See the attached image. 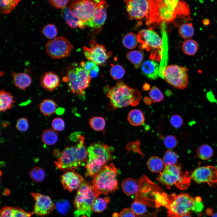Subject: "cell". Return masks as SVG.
<instances>
[{
  "instance_id": "24",
  "label": "cell",
  "mask_w": 217,
  "mask_h": 217,
  "mask_svg": "<svg viewBox=\"0 0 217 217\" xmlns=\"http://www.w3.org/2000/svg\"><path fill=\"white\" fill-rule=\"evenodd\" d=\"M11 74L14 84L17 87L24 90L30 85L32 79L27 74L22 72L16 73L12 71Z\"/></svg>"
},
{
  "instance_id": "23",
  "label": "cell",
  "mask_w": 217,
  "mask_h": 217,
  "mask_svg": "<svg viewBox=\"0 0 217 217\" xmlns=\"http://www.w3.org/2000/svg\"><path fill=\"white\" fill-rule=\"evenodd\" d=\"M61 15L65 23L73 28L79 27L81 29L85 28L83 22L72 12L68 8L66 7L62 9Z\"/></svg>"
},
{
  "instance_id": "31",
  "label": "cell",
  "mask_w": 217,
  "mask_h": 217,
  "mask_svg": "<svg viewBox=\"0 0 217 217\" xmlns=\"http://www.w3.org/2000/svg\"><path fill=\"white\" fill-rule=\"evenodd\" d=\"M198 49L197 43L194 40L187 39L185 40L182 44V51L187 55H194L197 52Z\"/></svg>"
},
{
  "instance_id": "29",
  "label": "cell",
  "mask_w": 217,
  "mask_h": 217,
  "mask_svg": "<svg viewBox=\"0 0 217 217\" xmlns=\"http://www.w3.org/2000/svg\"><path fill=\"white\" fill-rule=\"evenodd\" d=\"M57 132L53 129H49L44 130L41 135L43 142L46 145H51L55 144L58 139Z\"/></svg>"
},
{
  "instance_id": "1",
  "label": "cell",
  "mask_w": 217,
  "mask_h": 217,
  "mask_svg": "<svg viewBox=\"0 0 217 217\" xmlns=\"http://www.w3.org/2000/svg\"><path fill=\"white\" fill-rule=\"evenodd\" d=\"M150 11L146 24H158L162 22L174 23L179 26L183 22L190 20V9L183 0H149Z\"/></svg>"
},
{
  "instance_id": "3",
  "label": "cell",
  "mask_w": 217,
  "mask_h": 217,
  "mask_svg": "<svg viewBox=\"0 0 217 217\" xmlns=\"http://www.w3.org/2000/svg\"><path fill=\"white\" fill-rule=\"evenodd\" d=\"M78 143L75 146L66 147L60 157L55 162V166L62 171L73 170L86 163L88 155L84 137L79 134Z\"/></svg>"
},
{
  "instance_id": "34",
  "label": "cell",
  "mask_w": 217,
  "mask_h": 217,
  "mask_svg": "<svg viewBox=\"0 0 217 217\" xmlns=\"http://www.w3.org/2000/svg\"><path fill=\"white\" fill-rule=\"evenodd\" d=\"M122 42L123 46L129 49H134L137 46L139 43L137 35L131 32L124 36Z\"/></svg>"
},
{
  "instance_id": "56",
  "label": "cell",
  "mask_w": 217,
  "mask_h": 217,
  "mask_svg": "<svg viewBox=\"0 0 217 217\" xmlns=\"http://www.w3.org/2000/svg\"><path fill=\"white\" fill-rule=\"evenodd\" d=\"M203 23L204 25H207L209 24L210 21L208 19H205L203 20Z\"/></svg>"
},
{
  "instance_id": "12",
  "label": "cell",
  "mask_w": 217,
  "mask_h": 217,
  "mask_svg": "<svg viewBox=\"0 0 217 217\" xmlns=\"http://www.w3.org/2000/svg\"><path fill=\"white\" fill-rule=\"evenodd\" d=\"M164 78L173 87L184 89L189 82L188 70L186 68L177 65H168L164 71Z\"/></svg>"
},
{
  "instance_id": "14",
  "label": "cell",
  "mask_w": 217,
  "mask_h": 217,
  "mask_svg": "<svg viewBox=\"0 0 217 217\" xmlns=\"http://www.w3.org/2000/svg\"><path fill=\"white\" fill-rule=\"evenodd\" d=\"M100 0H73L68 8L83 23L85 26L91 19Z\"/></svg>"
},
{
  "instance_id": "25",
  "label": "cell",
  "mask_w": 217,
  "mask_h": 217,
  "mask_svg": "<svg viewBox=\"0 0 217 217\" xmlns=\"http://www.w3.org/2000/svg\"><path fill=\"white\" fill-rule=\"evenodd\" d=\"M15 102L13 96L9 92L4 90L0 92V111L5 112L12 107Z\"/></svg>"
},
{
  "instance_id": "9",
  "label": "cell",
  "mask_w": 217,
  "mask_h": 217,
  "mask_svg": "<svg viewBox=\"0 0 217 217\" xmlns=\"http://www.w3.org/2000/svg\"><path fill=\"white\" fill-rule=\"evenodd\" d=\"M100 195L93 189L92 185L82 183L78 188L74 200L75 217L81 215L90 217L92 212V206Z\"/></svg>"
},
{
  "instance_id": "26",
  "label": "cell",
  "mask_w": 217,
  "mask_h": 217,
  "mask_svg": "<svg viewBox=\"0 0 217 217\" xmlns=\"http://www.w3.org/2000/svg\"><path fill=\"white\" fill-rule=\"evenodd\" d=\"M127 119L131 125L135 126L143 125L145 121L143 113L141 111L137 109L131 110L128 113Z\"/></svg>"
},
{
  "instance_id": "10",
  "label": "cell",
  "mask_w": 217,
  "mask_h": 217,
  "mask_svg": "<svg viewBox=\"0 0 217 217\" xmlns=\"http://www.w3.org/2000/svg\"><path fill=\"white\" fill-rule=\"evenodd\" d=\"M137 36L140 49L150 52L149 58L151 60L161 61L163 52L162 40L157 33L151 29H143Z\"/></svg>"
},
{
  "instance_id": "16",
  "label": "cell",
  "mask_w": 217,
  "mask_h": 217,
  "mask_svg": "<svg viewBox=\"0 0 217 217\" xmlns=\"http://www.w3.org/2000/svg\"><path fill=\"white\" fill-rule=\"evenodd\" d=\"M190 175L198 183H206L211 186L217 184V168L214 166L198 167L192 171Z\"/></svg>"
},
{
  "instance_id": "54",
  "label": "cell",
  "mask_w": 217,
  "mask_h": 217,
  "mask_svg": "<svg viewBox=\"0 0 217 217\" xmlns=\"http://www.w3.org/2000/svg\"><path fill=\"white\" fill-rule=\"evenodd\" d=\"M99 72L96 70H93L90 71L89 74L91 77L94 78L97 76Z\"/></svg>"
},
{
  "instance_id": "27",
  "label": "cell",
  "mask_w": 217,
  "mask_h": 217,
  "mask_svg": "<svg viewBox=\"0 0 217 217\" xmlns=\"http://www.w3.org/2000/svg\"><path fill=\"white\" fill-rule=\"evenodd\" d=\"M146 164L148 168L153 173H160L165 166L163 160L156 156L150 157L148 160Z\"/></svg>"
},
{
  "instance_id": "42",
  "label": "cell",
  "mask_w": 217,
  "mask_h": 217,
  "mask_svg": "<svg viewBox=\"0 0 217 217\" xmlns=\"http://www.w3.org/2000/svg\"><path fill=\"white\" fill-rule=\"evenodd\" d=\"M178 157L175 152L168 150L164 154L162 160L165 165H173L177 164Z\"/></svg>"
},
{
  "instance_id": "4",
  "label": "cell",
  "mask_w": 217,
  "mask_h": 217,
  "mask_svg": "<svg viewBox=\"0 0 217 217\" xmlns=\"http://www.w3.org/2000/svg\"><path fill=\"white\" fill-rule=\"evenodd\" d=\"M107 96L114 108L129 105L136 106L139 103L141 98L140 93L137 89L129 87L122 80L118 81L115 86L108 89Z\"/></svg>"
},
{
  "instance_id": "38",
  "label": "cell",
  "mask_w": 217,
  "mask_h": 217,
  "mask_svg": "<svg viewBox=\"0 0 217 217\" xmlns=\"http://www.w3.org/2000/svg\"><path fill=\"white\" fill-rule=\"evenodd\" d=\"M159 210L146 214L138 215L135 213L131 208L123 209L120 213L119 217H157V213Z\"/></svg>"
},
{
  "instance_id": "22",
  "label": "cell",
  "mask_w": 217,
  "mask_h": 217,
  "mask_svg": "<svg viewBox=\"0 0 217 217\" xmlns=\"http://www.w3.org/2000/svg\"><path fill=\"white\" fill-rule=\"evenodd\" d=\"M159 68L158 63L156 61L152 60L144 61L141 66L142 74L148 78L153 80L158 78Z\"/></svg>"
},
{
  "instance_id": "33",
  "label": "cell",
  "mask_w": 217,
  "mask_h": 217,
  "mask_svg": "<svg viewBox=\"0 0 217 217\" xmlns=\"http://www.w3.org/2000/svg\"><path fill=\"white\" fill-rule=\"evenodd\" d=\"M20 0H1L0 12L2 14H10L16 8Z\"/></svg>"
},
{
  "instance_id": "60",
  "label": "cell",
  "mask_w": 217,
  "mask_h": 217,
  "mask_svg": "<svg viewBox=\"0 0 217 217\" xmlns=\"http://www.w3.org/2000/svg\"><path fill=\"white\" fill-rule=\"evenodd\" d=\"M86 217V216H85V215H83V217Z\"/></svg>"
},
{
  "instance_id": "15",
  "label": "cell",
  "mask_w": 217,
  "mask_h": 217,
  "mask_svg": "<svg viewBox=\"0 0 217 217\" xmlns=\"http://www.w3.org/2000/svg\"><path fill=\"white\" fill-rule=\"evenodd\" d=\"M128 18L130 19L139 20L149 18L150 4L149 0H124Z\"/></svg>"
},
{
  "instance_id": "11",
  "label": "cell",
  "mask_w": 217,
  "mask_h": 217,
  "mask_svg": "<svg viewBox=\"0 0 217 217\" xmlns=\"http://www.w3.org/2000/svg\"><path fill=\"white\" fill-rule=\"evenodd\" d=\"M121 187L124 193L128 196L139 194L148 196L149 193L162 190L159 185L145 175L136 179L127 178L123 181Z\"/></svg>"
},
{
  "instance_id": "39",
  "label": "cell",
  "mask_w": 217,
  "mask_h": 217,
  "mask_svg": "<svg viewBox=\"0 0 217 217\" xmlns=\"http://www.w3.org/2000/svg\"><path fill=\"white\" fill-rule=\"evenodd\" d=\"M30 175L33 182H38L43 181L45 175L43 169L38 167H35L33 168L30 171Z\"/></svg>"
},
{
  "instance_id": "20",
  "label": "cell",
  "mask_w": 217,
  "mask_h": 217,
  "mask_svg": "<svg viewBox=\"0 0 217 217\" xmlns=\"http://www.w3.org/2000/svg\"><path fill=\"white\" fill-rule=\"evenodd\" d=\"M61 178L63 188L70 192L78 188L83 180L80 175L74 171L66 172L61 176Z\"/></svg>"
},
{
  "instance_id": "45",
  "label": "cell",
  "mask_w": 217,
  "mask_h": 217,
  "mask_svg": "<svg viewBox=\"0 0 217 217\" xmlns=\"http://www.w3.org/2000/svg\"><path fill=\"white\" fill-rule=\"evenodd\" d=\"M140 142L139 140L128 143L127 144L125 148L127 150V153L131 151L138 153L142 156L143 155L140 148Z\"/></svg>"
},
{
  "instance_id": "13",
  "label": "cell",
  "mask_w": 217,
  "mask_h": 217,
  "mask_svg": "<svg viewBox=\"0 0 217 217\" xmlns=\"http://www.w3.org/2000/svg\"><path fill=\"white\" fill-rule=\"evenodd\" d=\"M45 47L47 55L55 59L68 57L73 48L67 38L60 36L48 41Z\"/></svg>"
},
{
  "instance_id": "37",
  "label": "cell",
  "mask_w": 217,
  "mask_h": 217,
  "mask_svg": "<svg viewBox=\"0 0 217 217\" xmlns=\"http://www.w3.org/2000/svg\"><path fill=\"white\" fill-rule=\"evenodd\" d=\"M90 127L96 131H103L105 127V121L102 117H94L91 118L89 121Z\"/></svg>"
},
{
  "instance_id": "47",
  "label": "cell",
  "mask_w": 217,
  "mask_h": 217,
  "mask_svg": "<svg viewBox=\"0 0 217 217\" xmlns=\"http://www.w3.org/2000/svg\"><path fill=\"white\" fill-rule=\"evenodd\" d=\"M80 65L88 74L93 70L99 71V68L97 64L92 61H88L86 62L82 61L80 63Z\"/></svg>"
},
{
  "instance_id": "18",
  "label": "cell",
  "mask_w": 217,
  "mask_h": 217,
  "mask_svg": "<svg viewBox=\"0 0 217 217\" xmlns=\"http://www.w3.org/2000/svg\"><path fill=\"white\" fill-rule=\"evenodd\" d=\"M86 58L97 65L104 66L111 55V52H106L104 46L96 44L90 48L83 47Z\"/></svg>"
},
{
  "instance_id": "30",
  "label": "cell",
  "mask_w": 217,
  "mask_h": 217,
  "mask_svg": "<svg viewBox=\"0 0 217 217\" xmlns=\"http://www.w3.org/2000/svg\"><path fill=\"white\" fill-rule=\"evenodd\" d=\"M144 56L143 53L142 51L139 50L130 51L126 55L127 59L133 64L135 68L137 69L141 65Z\"/></svg>"
},
{
  "instance_id": "43",
  "label": "cell",
  "mask_w": 217,
  "mask_h": 217,
  "mask_svg": "<svg viewBox=\"0 0 217 217\" xmlns=\"http://www.w3.org/2000/svg\"><path fill=\"white\" fill-rule=\"evenodd\" d=\"M110 73L114 80H119L124 77L125 74V71L122 66L116 64L112 65Z\"/></svg>"
},
{
  "instance_id": "32",
  "label": "cell",
  "mask_w": 217,
  "mask_h": 217,
  "mask_svg": "<svg viewBox=\"0 0 217 217\" xmlns=\"http://www.w3.org/2000/svg\"><path fill=\"white\" fill-rule=\"evenodd\" d=\"M197 155L200 159L203 160H208L212 157L213 152L212 148L207 144H202L197 148Z\"/></svg>"
},
{
  "instance_id": "55",
  "label": "cell",
  "mask_w": 217,
  "mask_h": 217,
  "mask_svg": "<svg viewBox=\"0 0 217 217\" xmlns=\"http://www.w3.org/2000/svg\"><path fill=\"white\" fill-rule=\"evenodd\" d=\"M64 112V110H63V109L62 108H59L58 109H56L55 112L57 114H62L63 112Z\"/></svg>"
},
{
  "instance_id": "2",
  "label": "cell",
  "mask_w": 217,
  "mask_h": 217,
  "mask_svg": "<svg viewBox=\"0 0 217 217\" xmlns=\"http://www.w3.org/2000/svg\"><path fill=\"white\" fill-rule=\"evenodd\" d=\"M155 207L164 206L167 209V217H181L190 214L194 199L187 193L168 194L158 191L154 195Z\"/></svg>"
},
{
  "instance_id": "19",
  "label": "cell",
  "mask_w": 217,
  "mask_h": 217,
  "mask_svg": "<svg viewBox=\"0 0 217 217\" xmlns=\"http://www.w3.org/2000/svg\"><path fill=\"white\" fill-rule=\"evenodd\" d=\"M108 6V5L105 1L100 0L96 8L91 19L86 26L94 28L101 27L106 20Z\"/></svg>"
},
{
  "instance_id": "36",
  "label": "cell",
  "mask_w": 217,
  "mask_h": 217,
  "mask_svg": "<svg viewBox=\"0 0 217 217\" xmlns=\"http://www.w3.org/2000/svg\"><path fill=\"white\" fill-rule=\"evenodd\" d=\"M110 201V199L108 197L97 198L92 205V211L97 212H102L106 209Z\"/></svg>"
},
{
  "instance_id": "50",
  "label": "cell",
  "mask_w": 217,
  "mask_h": 217,
  "mask_svg": "<svg viewBox=\"0 0 217 217\" xmlns=\"http://www.w3.org/2000/svg\"><path fill=\"white\" fill-rule=\"evenodd\" d=\"M48 1L49 4L55 8L63 9L66 7L70 0H50Z\"/></svg>"
},
{
  "instance_id": "28",
  "label": "cell",
  "mask_w": 217,
  "mask_h": 217,
  "mask_svg": "<svg viewBox=\"0 0 217 217\" xmlns=\"http://www.w3.org/2000/svg\"><path fill=\"white\" fill-rule=\"evenodd\" d=\"M55 102L51 99H45L39 105L40 110L45 116H49L54 114L56 109Z\"/></svg>"
},
{
  "instance_id": "8",
  "label": "cell",
  "mask_w": 217,
  "mask_h": 217,
  "mask_svg": "<svg viewBox=\"0 0 217 217\" xmlns=\"http://www.w3.org/2000/svg\"><path fill=\"white\" fill-rule=\"evenodd\" d=\"M181 164L173 165H165L162 171L157 177V180L169 189L175 185L181 190L187 189L190 184L191 178L187 172L182 170Z\"/></svg>"
},
{
  "instance_id": "7",
  "label": "cell",
  "mask_w": 217,
  "mask_h": 217,
  "mask_svg": "<svg viewBox=\"0 0 217 217\" xmlns=\"http://www.w3.org/2000/svg\"><path fill=\"white\" fill-rule=\"evenodd\" d=\"M69 90L78 96H84L85 90L89 86L91 77L88 73L82 68L78 67L73 63L69 65L66 69V75L63 78Z\"/></svg>"
},
{
  "instance_id": "52",
  "label": "cell",
  "mask_w": 217,
  "mask_h": 217,
  "mask_svg": "<svg viewBox=\"0 0 217 217\" xmlns=\"http://www.w3.org/2000/svg\"><path fill=\"white\" fill-rule=\"evenodd\" d=\"M204 208V205L202 202L201 198L197 197L194 199V203L192 210L195 212H201Z\"/></svg>"
},
{
  "instance_id": "53",
  "label": "cell",
  "mask_w": 217,
  "mask_h": 217,
  "mask_svg": "<svg viewBox=\"0 0 217 217\" xmlns=\"http://www.w3.org/2000/svg\"><path fill=\"white\" fill-rule=\"evenodd\" d=\"M57 205V209L62 214H65L67 212L70 207V204L68 201L66 200L61 201Z\"/></svg>"
},
{
  "instance_id": "41",
  "label": "cell",
  "mask_w": 217,
  "mask_h": 217,
  "mask_svg": "<svg viewBox=\"0 0 217 217\" xmlns=\"http://www.w3.org/2000/svg\"><path fill=\"white\" fill-rule=\"evenodd\" d=\"M58 30L53 24H49L44 26L41 32L47 38L52 39L55 38L58 33Z\"/></svg>"
},
{
  "instance_id": "51",
  "label": "cell",
  "mask_w": 217,
  "mask_h": 217,
  "mask_svg": "<svg viewBox=\"0 0 217 217\" xmlns=\"http://www.w3.org/2000/svg\"><path fill=\"white\" fill-rule=\"evenodd\" d=\"M52 126L55 130L61 131L63 130L64 128V120L61 118H55L52 121Z\"/></svg>"
},
{
  "instance_id": "48",
  "label": "cell",
  "mask_w": 217,
  "mask_h": 217,
  "mask_svg": "<svg viewBox=\"0 0 217 217\" xmlns=\"http://www.w3.org/2000/svg\"><path fill=\"white\" fill-rule=\"evenodd\" d=\"M164 142L166 147L168 149H172L176 146L178 142L176 137L172 135H169L165 138Z\"/></svg>"
},
{
  "instance_id": "49",
  "label": "cell",
  "mask_w": 217,
  "mask_h": 217,
  "mask_svg": "<svg viewBox=\"0 0 217 217\" xmlns=\"http://www.w3.org/2000/svg\"><path fill=\"white\" fill-rule=\"evenodd\" d=\"M170 122L174 127L178 128L182 126L184 121L181 116L177 114H175L171 117L170 119Z\"/></svg>"
},
{
  "instance_id": "17",
  "label": "cell",
  "mask_w": 217,
  "mask_h": 217,
  "mask_svg": "<svg viewBox=\"0 0 217 217\" xmlns=\"http://www.w3.org/2000/svg\"><path fill=\"white\" fill-rule=\"evenodd\" d=\"M31 194L35 201L33 214L43 216L50 214L55 209V205L49 196L36 193Z\"/></svg>"
},
{
  "instance_id": "21",
  "label": "cell",
  "mask_w": 217,
  "mask_h": 217,
  "mask_svg": "<svg viewBox=\"0 0 217 217\" xmlns=\"http://www.w3.org/2000/svg\"><path fill=\"white\" fill-rule=\"evenodd\" d=\"M40 83L44 89L52 91L59 86L60 79L55 73L52 71L47 72L42 76Z\"/></svg>"
},
{
  "instance_id": "44",
  "label": "cell",
  "mask_w": 217,
  "mask_h": 217,
  "mask_svg": "<svg viewBox=\"0 0 217 217\" xmlns=\"http://www.w3.org/2000/svg\"><path fill=\"white\" fill-rule=\"evenodd\" d=\"M149 96L154 103L162 101L164 99L163 95L157 87L153 86L149 93Z\"/></svg>"
},
{
  "instance_id": "35",
  "label": "cell",
  "mask_w": 217,
  "mask_h": 217,
  "mask_svg": "<svg viewBox=\"0 0 217 217\" xmlns=\"http://www.w3.org/2000/svg\"><path fill=\"white\" fill-rule=\"evenodd\" d=\"M178 32L181 37L188 39L193 36L194 30L191 23H185L180 25L178 29Z\"/></svg>"
},
{
  "instance_id": "58",
  "label": "cell",
  "mask_w": 217,
  "mask_h": 217,
  "mask_svg": "<svg viewBox=\"0 0 217 217\" xmlns=\"http://www.w3.org/2000/svg\"><path fill=\"white\" fill-rule=\"evenodd\" d=\"M190 214H188L184 215L181 217H192L190 215Z\"/></svg>"
},
{
  "instance_id": "6",
  "label": "cell",
  "mask_w": 217,
  "mask_h": 217,
  "mask_svg": "<svg viewBox=\"0 0 217 217\" xmlns=\"http://www.w3.org/2000/svg\"><path fill=\"white\" fill-rule=\"evenodd\" d=\"M117 169L113 163L106 164L93 177L92 186L99 195H106L118 189Z\"/></svg>"
},
{
  "instance_id": "46",
  "label": "cell",
  "mask_w": 217,
  "mask_h": 217,
  "mask_svg": "<svg viewBox=\"0 0 217 217\" xmlns=\"http://www.w3.org/2000/svg\"><path fill=\"white\" fill-rule=\"evenodd\" d=\"M28 119L26 118L21 117L19 118L16 124L17 129L21 132L26 131L29 128Z\"/></svg>"
},
{
  "instance_id": "5",
  "label": "cell",
  "mask_w": 217,
  "mask_h": 217,
  "mask_svg": "<svg viewBox=\"0 0 217 217\" xmlns=\"http://www.w3.org/2000/svg\"><path fill=\"white\" fill-rule=\"evenodd\" d=\"M87 150L88 159L85 165L86 176L93 177L112 159L113 148L106 144L96 143L89 146Z\"/></svg>"
},
{
  "instance_id": "59",
  "label": "cell",
  "mask_w": 217,
  "mask_h": 217,
  "mask_svg": "<svg viewBox=\"0 0 217 217\" xmlns=\"http://www.w3.org/2000/svg\"><path fill=\"white\" fill-rule=\"evenodd\" d=\"M212 217H217V212L213 214Z\"/></svg>"
},
{
  "instance_id": "40",
  "label": "cell",
  "mask_w": 217,
  "mask_h": 217,
  "mask_svg": "<svg viewBox=\"0 0 217 217\" xmlns=\"http://www.w3.org/2000/svg\"><path fill=\"white\" fill-rule=\"evenodd\" d=\"M149 206L146 203L141 201L134 200L131 206V209L136 214L138 215L145 214Z\"/></svg>"
},
{
  "instance_id": "57",
  "label": "cell",
  "mask_w": 217,
  "mask_h": 217,
  "mask_svg": "<svg viewBox=\"0 0 217 217\" xmlns=\"http://www.w3.org/2000/svg\"><path fill=\"white\" fill-rule=\"evenodd\" d=\"M149 85L148 84H145L144 85L143 87H144V90H148V89L149 88Z\"/></svg>"
}]
</instances>
